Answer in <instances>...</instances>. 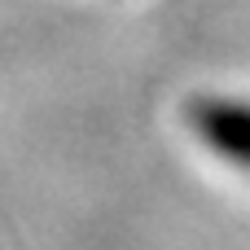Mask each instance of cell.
I'll return each instance as SVG.
<instances>
[{"label":"cell","instance_id":"cell-1","mask_svg":"<svg viewBox=\"0 0 250 250\" xmlns=\"http://www.w3.org/2000/svg\"><path fill=\"white\" fill-rule=\"evenodd\" d=\"M189 119L207 141L229 154L233 163L250 167V105L246 101H189Z\"/></svg>","mask_w":250,"mask_h":250}]
</instances>
